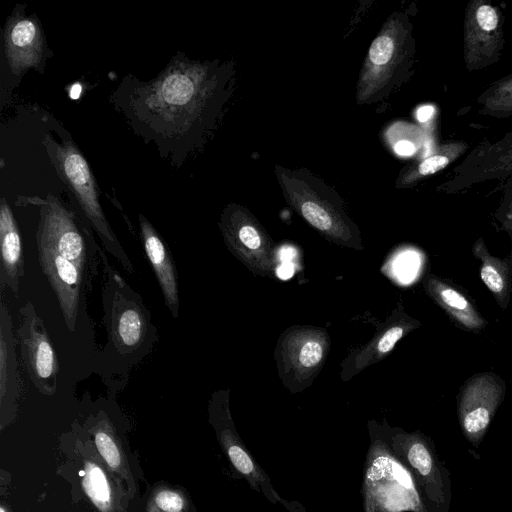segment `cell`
Here are the masks:
<instances>
[{"label": "cell", "mask_w": 512, "mask_h": 512, "mask_svg": "<svg viewBox=\"0 0 512 512\" xmlns=\"http://www.w3.org/2000/svg\"><path fill=\"white\" fill-rule=\"evenodd\" d=\"M94 443L108 469L129 484H133L121 442L109 420L104 417L93 427Z\"/></svg>", "instance_id": "obj_16"}, {"label": "cell", "mask_w": 512, "mask_h": 512, "mask_svg": "<svg viewBox=\"0 0 512 512\" xmlns=\"http://www.w3.org/2000/svg\"><path fill=\"white\" fill-rule=\"evenodd\" d=\"M288 199L295 210L326 239L337 245L362 250L357 226L340 206L313 192L310 188H289Z\"/></svg>", "instance_id": "obj_7"}, {"label": "cell", "mask_w": 512, "mask_h": 512, "mask_svg": "<svg viewBox=\"0 0 512 512\" xmlns=\"http://www.w3.org/2000/svg\"><path fill=\"white\" fill-rule=\"evenodd\" d=\"M224 65L178 52L150 80L124 76L109 100L135 135L181 167L215 128L226 93Z\"/></svg>", "instance_id": "obj_1"}, {"label": "cell", "mask_w": 512, "mask_h": 512, "mask_svg": "<svg viewBox=\"0 0 512 512\" xmlns=\"http://www.w3.org/2000/svg\"><path fill=\"white\" fill-rule=\"evenodd\" d=\"M505 391V381L492 371L476 373L463 383L458 394V407L465 432L477 435L487 428Z\"/></svg>", "instance_id": "obj_8"}, {"label": "cell", "mask_w": 512, "mask_h": 512, "mask_svg": "<svg viewBox=\"0 0 512 512\" xmlns=\"http://www.w3.org/2000/svg\"><path fill=\"white\" fill-rule=\"evenodd\" d=\"M139 225L143 247L160 285L165 305L173 317H178V276L170 252L153 225L142 214H139Z\"/></svg>", "instance_id": "obj_11"}, {"label": "cell", "mask_w": 512, "mask_h": 512, "mask_svg": "<svg viewBox=\"0 0 512 512\" xmlns=\"http://www.w3.org/2000/svg\"><path fill=\"white\" fill-rule=\"evenodd\" d=\"M146 512H188V500L179 489L159 487L152 492Z\"/></svg>", "instance_id": "obj_18"}, {"label": "cell", "mask_w": 512, "mask_h": 512, "mask_svg": "<svg viewBox=\"0 0 512 512\" xmlns=\"http://www.w3.org/2000/svg\"><path fill=\"white\" fill-rule=\"evenodd\" d=\"M434 114V107L431 105H425L417 110V119L420 122L428 121Z\"/></svg>", "instance_id": "obj_25"}, {"label": "cell", "mask_w": 512, "mask_h": 512, "mask_svg": "<svg viewBox=\"0 0 512 512\" xmlns=\"http://www.w3.org/2000/svg\"><path fill=\"white\" fill-rule=\"evenodd\" d=\"M21 390L12 320L4 301L0 304V405L2 418L15 410Z\"/></svg>", "instance_id": "obj_13"}, {"label": "cell", "mask_w": 512, "mask_h": 512, "mask_svg": "<svg viewBox=\"0 0 512 512\" xmlns=\"http://www.w3.org/2000/svg\"><path fill=\"white\" fill-rule=\"evenodd\" d=\"M1 268L0 288H9L15 295L19 292L20 279L24 275L22 240L17 221L7 200L0 203Z\"/></svg>", "instance_id": "obj_12"}, {"label": "cell", "mask_w": 512, "mask_h": 512, "mask_svg": "<svg viewBox=\"0 0 512 512\" xmlns=\"http://www.w3.org/2000/svg\"><path fill=\"white\" fill-rule=\"evenodd\" d=\"M42 143L57 174L69 189L82 214L96 231L107 251L113 254L127 271L132 272L130 260L101 207L95 176L78 146L69 138H62L59 143L50 135H46Z\"/></svg>", "instance_id": "obj_2"}, {"label": "cell", "mask_w": 512, "mask_h": 512, "mask_svg": "<svg viewBox=\"0 0 512 512\" xmlns=\"http://www.w3.org/2000/svg\"><path fill=\"white\" fill-rule=\"evenodd\" d=\"M3 53L8 70L20 80L29 70L43 73L51 52L40 19L16 5L3 29Z\"/></svg>", "instance_id": "obj_5"}, {"label": "cell", "mask_w": 512, "mask_h": 512, "mask_svg": "<svg viewBox=\"0 0 512 512\" xmlns=\"http://www.w3.org/2000/svg\"><path fill=\"white\" fill-rule=\"evenodd\" d=\"M118 484L113 481L112 472L101 463L97 455L84 458L82 487L99 512H124Z\"/></svg>", "instance_id": "obj_15"}, {"label": "cell", "mask_w": 512, "mask_h": 512, "mask_svg": "<svg viewBox=\"0 0 512 512\" xmlns=\"http://www.w3.org/2000/svg\"><path fill=\"white\" fill-rule=\"evenodd\" d=\"M473 256L480 261L479 275L502 310H506L512 292V249L505 258L493 256L478 238L472 246Z\"/></svg>", "instance_id": "obj_14"}, {"label": "cell", "mask_w": 512, "mask_h": 512, "mask_svg": "<svg viewBox=\"0 0 512 512\" xmlns=\"http://www.w3.org/2000/svg\"><path fill=\"white\" fill-rule=\"evenodd\" d=\"M117 301V300H116ZM113 319L114 341L126 350L138 347L146 332V321L141 309L128 302L117 301Z\"/></svg>", "instance_id": "obj_17"}, {"label": "cell", "mask_w": 512, "mask_h": 512, "mask_svg": "<svg viewBox=\"0 0 512 512\" xmlns=\"http://www.w3.org/2000/svg\"><path fill=\"white\" fill-rule=\"evenodd\" d=\"M1 512H6L4 507H1Z\"/></svg>", "instance_id": "obj_26"}, {"label": "cell", "mask_w": 512, "mask_h": 512, "mask_svg": "<svg viewBox=\"0 0 512 512\" xmlns=\"http://www.w3.org/2000/svg\"><path fill=\"white\" fill-rule=\"evenodd\" d=\"M219 227L229 251L252 273L272 277L277 268L276 248L261 225L245 209L227 206Z\"/></svg>", "instance_id": "obj_4"}, {"label": "cell", "mask_w": 512, "mask_h": 512, "mask_svg": "<svg viewBox=\"0 0 512 512\" xmlns=\"http://www.w3.org/2000/svg\"><path fill=\"white\" fill-rule=\"evenodd\" d=\"M449 163V159L442 155H435L424 160L418 167L421 175L434 174L443 169Z\"/></svg>", "instance_id": "obj_23"}, {"label": "cell", "mask_w": 512, "mask_h": 512, "mask_svg": "<svg viewBox=\"0 0 512 512\" xmlns=\"http://www.w3.org/2000/svg\"><path fill=\"white\" fill-rule=\"evenodd\" d=\"M419 326L420 321L408 315L399 303L392 315L381 324L374 337L345 358L341 364V379L347 381L368 366L381 361L401 338Z\"/></svg>", "instance_id": "obj_9"}, {"label": "cell", "mask_w": 512, "mask_h": 512, "mask_svg": "<svg viewBox=\"0 0 512 512\" xmlns=\"http://www.w3.org/2000/svg\"><path fill=\"white\" fill-rule=\"evenodd\" d=\"M408 459L410 464L416 468L422 475H428L432 468V459L421 443H415L411 446L408 452Z\"/></svg>", "instance_id": "obj_20"}, {"label": "cell", "mask_w": 512, "mask_h": 512, "mask_svg": "<svg viewBox=\"0 0 512 512\" xmlns=\"http://www.w3.org/2000/svg\"><path fill=\"white\" fill-rule=\"evenodd\" d=\"M395 152L401 156L412 155L416 148L415 145L408 140H400L395 144Z\"/></svg>", "instance_id": "obj_24"}, {"label": "cell", "mask_w": 512, "mask_h": 512, "mask_svg": "<svg viewBox=\"0 0 512 512\" xmlns=\"http://www.w3.org/2000/svg\"><path fill=\"white\" fill-rule=\"evenodd\" d=\"M19 314L17 334L24 367L36 389L52 396L57 390L59 363L48 332L31 302L22 306Z\"/></svg>", "instance_id": "obj_6"}, {"label": "cell", "mask_w": 512, "mask_h": 512, "mask_svg": "<svg viewBox=\"0 0 512 512\" xmlns=\"http://www.w3.org/2000/svg\"><path fill=\"white\" fill-rule=\"evenodd\" d=\"M395 50V43L393 38L387 34L382 33L372 42L368 59L369 62L377 68L384 67L392 59Z\"/></svg>", "instance_id": "obj_19"}, {"label": "cell", "mask_w": 512, "mask_h": 512, "mask_svg": "<svg viewBox=\"0 0 512 512\" xmlns=\"http://www.w3.org/2000/svg\"><path fill=\"white\" fill-rule=\"evenodd\" d=\"M476 19L479 26L485 31L494 30L498 24L496 11L488 5H482L478 8Z\"/></svg>", "instance_id": "obj_22"}, {"label": "cell", "mask_w": 512, "mask_h": 512, "mask_svg": "<svg viewBox=\"0 0 512 512\" xmlns=\"http://www.w3.org/2000/svg\"><path fill=\"white\" fill-rule=\"evenodd\" d=\"M426 294L447 314L452 323L463 331L481 333L488 325L473 299L451 280L428 273L422 280Z\"/></svg>", "instance_id": "obj_10"}, {"label": "cell", "mask_w": 512, "mask_h": 512, "mask_svg": "<svg viewBox=\"0 0 512 512\" xmlns=\"http://www.w3.org/2000/svg\"><path fill=\"white\" fill-rule=\"evenodd\" d=\"M325 329L302 325L285 330L275 347V360L282 383L289 389L310 385L324 366L330 348Z\"/></svg>", "instance_id": "obj_3"}, {"label": "cell", "mask_w": 512, "mask_h": 512, "mask_svg": "<svg viewBox=\"0 0 512 512\" xmlns=\"http://www.w3.org/2000/svg\"><path fill=\"white\" fill-rule=\"evenodd\" d=\"M228 456L235 468L243 474H251L254 471V465L248 454L238 445H229L227 447Z\"/></svg>", "instance_id": "obj_21"}]
</instances>
